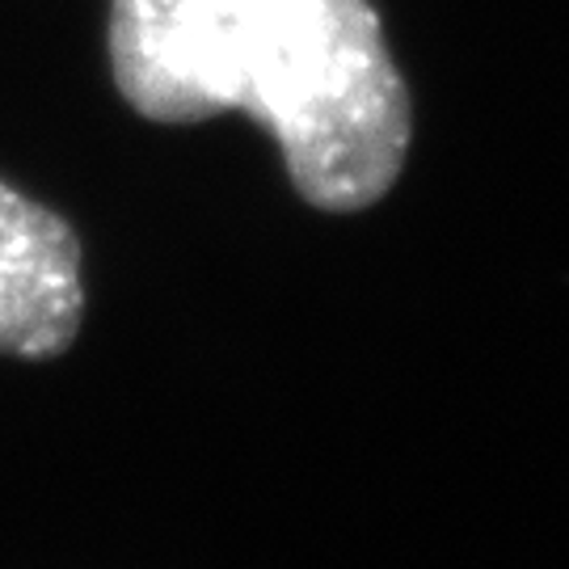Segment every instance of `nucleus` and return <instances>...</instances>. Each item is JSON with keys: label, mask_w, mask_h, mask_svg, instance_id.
Instances as JSON below:
<instances>
[{"label": "nucleus", "mask_w": 569, "mask_h": 569, "mask_svg": "<svg viewBox=\"0 0 569 569\" xmlns=\"http://www.w3.org/2000/svg\"><path fill=\"white\" fill-rule=\"evenodd\" d=\"M106 47L140 119L262 122L317 211H363L401 178L413 106L371 0H110Z\"/></svg>", "instance_id": "nucleus-1"}, {"label": "nucleus", "mask_w": 569, "mask_h": 569, "mask_svg": "<svg viewBox=\"0 0 569 569\" xmlns=\"http://www.w3.org/2000/svg\"><path fill=\"white\" fill-rule=\"evenodd\" d=\"M84 321V249L51 207L0 182V355L51 363Z\"/></svg>", "instance_id": "nucleus-2"}]
</instances>
